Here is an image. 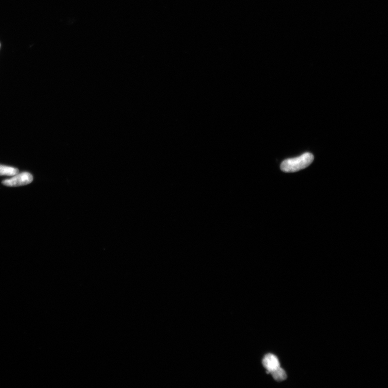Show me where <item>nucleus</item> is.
Masks as SVG:
<instances>
[{"instance_id": "1", "label": "nucleus", "mask_w": 388, "mask_h": 388, "mask_svg": "<svg viewBox=\"0 0 388 388\" xmlns=\"http://www.w3.org/2000/svg\"><path fill=\"white\" fill-rule=\"evenodd\" d=\"M313 160L312 154L305 153L299 157L284 160L282 163L281 168L285 172H295L310 166Z\"/></svg>"}, {"instance_id": "2", "label": "nucleus", "mask_w": 388, "mask_h": 388, "mask_svg": "<svg viewBox=\"0 0 388 388\" xmlns=\"http://www.w3.org/2000/svg\"><path fill=\"white\" fill-rule=\"evenodd\" d=\"M33 175L28 172L17 174L13 178L2 181V184L7 187H19L32 183Z\"/></svg>"}, {"instance_id": "3", "label": "nucleus", "mask_w": 388, "mask_h": 388, "mask_svg": "<svg viewBox=\"0 0 388 388\" xmlns=\"http://www.w3.org/2000/svg\"><path fill=\"white\" fill-rule=\"evenodd\" d=\"M263 365L266 369V373L268 374L280 367V362L278 357L272 354H268L265 356L263 360Z\"/></svg>"}, {"instance_id": "4", "label": "nucleus", "mask_w": 388, "mask_h": 388, "mask_svg": "<svg viewBox=\"0 0 388 388\" xmlns=\"http://www.w3.org/2000/svg\"><path fill=\"white\" fill-rule=\"evenodd\" d=\"M272 377L277 381H283L287 378V375L286 371L282 368L279 367L270 373Z\"/></svg>"}, {"instance_id": "5", "label": "nucleus", "mask_w": 388, "mask_h": 388, "mask_svg": "<svg viewBox=\"0 0 388 388\" xmlns=\"http://www.w3.org/2000/svg\"><path fill=\"white\" fill-rule=\"evenodd\" d=\"M18 173H19V170L15 168L0 165V175L1 176L13 177Z\"/></svg>"}]
</instances>
